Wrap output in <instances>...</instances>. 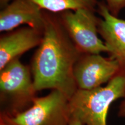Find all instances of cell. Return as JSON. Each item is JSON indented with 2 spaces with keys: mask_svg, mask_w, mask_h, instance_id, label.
I'll return each mask as SVG.
<instances>
[{
  "mask_svg": "<svg viewBox=\"0 0 125 125\" xmlns=\"http://www.w3.org/2000/svg\"><path fill=\"white\" fill-rule=\"evenodd\" d=\"M82 54L58 15L44 10L42 40L30 65L36 90H58L70 99L78 90L74 69Z\"/></svg>",
  "mask_w": 125,
  "mask_h": 125,
  "instance_id": "6da1fadb",
  "label": "cell"
},
{
  "mask_svg": "<svg viewBox=\"0 0 125 125\" xmlns=\"http://www.w3.org/2000/svg\"><path fill=\"white\" fill-rule=\"evenodd\" d=\"M125 96V71L121 70L104 86L78 89L69 99L70 116L83 125H107L111 104Z\"/></svg>",
  "mask_w": 125,
  "mask_h": 125,
  "instance_id": "7a4b0ae2",
  "label": "cell"
},
{
  "mask_svg": "<svg viewBox=\"0 0 125 125\" xmlns=\"http://www.w3.org/2000/svg\"><path fill=\"white\" fill-rule=\"evenodd\" d=\"M31 67L20 58L0 70V115L12 116L24 111L37 97Z\"/></svg>",
  "mask_w": 125,
  "mask_h": 125,
  "instance_id": "3957f363",
  "label": "cell"
},
{
  "mask_svg": "<svg viewBox=\"0 0 125 125\" xmlns=\"http://www.w3.org/2000/svg\"><path fill=\"white\" fill-rule=\"evenodd\" d=\"M9 125H69V99L58 90H52L37 97L24 111L12 116L0 115Z\"/></svg>",
  "mask_w": 125,
  "mask_h": 125,
  "instance_id": "277c9868",
  "label": "cell"
},
{
  "mask_svg": "<svg viewBox=\"0 0 125 125\" xmlns=\"http://www.w3.org/2000/svg\"><path fill=\"white\" fill-rule=\"evenodd\" d=\"M95 12V10L81 9L57 14L61 24L82 53H108L105 43L98 37L100 18Z\"/></svg>",
  "mask_w": 125,
  "mask_h": 125,
  "instance_id": "5b68a950",
  "label": "cell"
},
{
  "mask_svg": "<svg viewBox=\"0 0 125 125\" xmlns=\"http://www.w3.org/2000/svg\"><path fill=\"white\" fill-rule=\"evenodd\" d=\"M120 71L118 62L110 57L82 53L75 65L74 75L78 89L91 90L108 83Z\"/></svg>",
  "mask_w": 125,
  "mask_h": 125,
  "instance_id": "8992f818",
  "label": "cell"
},
{
  "mask_svg": "<svg viewBox=\"0 0 125 125\" xmlns=\"http://www.w3.org/2000/svg\"><path fill=\"white\" fill-rule=\"evenodd\" d=\"M97 12L101 16L98 34L107 47L109 57L116 60L121 70L125 71V19L112 15L105 2H98Z\"/></svg>",
  "mask_w": 125,
  "mask_h": 125,
  "instance_id": "52a82bcc",
  "label": "cell"
},
{
  "mask_svg": "<svg viewBox=\"0 0 125 125\" xmlns=\"http://www.w3.org/2000/svg\"><path fill=\"white\" fill-rule=\"evenodd\" d=\"M23 24L42 31L44 10L32 0H12L0 12V31L9 32Z\"/></svg>",
  "mask_w": 125,
  "mask_h": 125,
  "instance_id": "ba28073f",
  "label": "cell"
},
{
  "mask_svg": "<svg viewBox=\"0 0 125 125\" xmlns=\"http://www.w3.org/2000/svg\"><path fill=\"white\" fill-rule=\"evenodd\" d=\"M42 31L27 26L4 34L0 37V70L24 53L38 46Z\"/></svg>",
  "mask_w": 125,
  "mask_h": 125,
  "instance_id": "9c48e42d",
  "label": "cell"
},
{
  "mask_svg": "<svg viewBox=\"0 0 125 125\" xmlns=\"http://www.w3.org/2000/svg\"><path fill=\"white\" fill-rule=\"evenodd\" d=\"M42 10L53 13L86 9L97 11L98 0H32Z\"/></svg>",
  "mask_w": 125,
  "mask_h": 125,
  "instance_id": "30bf717a",
  "label": "cell"
},
{
  "mask_svg": "<svg viewBox=\"0 0 125 125\" xmlns=\"http://www.w3.org/2000/svg\"><path fill=\"white\" fill-rule=\"evenodd\" d=\"M106 5L110 13L118 17L122 9L125 8V0H105Z\"/></svg>",
  "mask_w": 125,
  "mask_h": 125,
  "instance_id": "8fae6325",
  "label": "cell"
},
{
  "mask_svg": "<svg viewBox=\"0 0 125 125\" xmlns=\"http://www.w3.org/2000/svg\"><path fill=\"white\" fill-rule=\"evenodd\" d=\"M118 116L125 118V96L123 98V100L119 106L118 111Z\"/></svg>",
  "mask_w": 125,
  "mask_h": 125,
  "instance_id": "7c38bea8",
  "label": "cell"
},
{
  "mask_svg": "<svg viewBox=\"0 0 125 125\" xmlns=\"http://www.w3.org/2000/svg\"><path fill=\"white\" fill-rule=\"evenodd\" d=\"M69 125H83L80 121L77 118L74 117L70 116Z\"/></svg>",
  "mask_w": 125,
  "mask_h": 125,
  "instance_id": "4fadbf2b",
  "label": "cell"
},
{
  "mask_svg": "<svg viewBox=\"0 0 125 125\" xmlns=\"http://www.w3.org/2000/svg\"><path fill=\"white\" fill-rule=\"evenodd\" d=\"M12 0H0V6L1 8L5 7L7 5L9 4V2H11Z\"/></svg>",
  "mask_w": 125,
  "mask_h": 125,
  "instance_id": "5bb4252c",
  "label": "cell"
},
{
  "mask_svg": "<svg viewBox=\"0 0 125 125\" xmlns=\"http://www.w3.org/2000/svg\"><path fill=\"white\" fill-rule=\"evenodd\" d=\"M0 125H9L2 117L0 116Z\"/></svg>",
  "mask_w": 125,
  "mask_h": 125,
  "instance_id": "9a60e30c",
  "label": "cell"
}]
</instances>
